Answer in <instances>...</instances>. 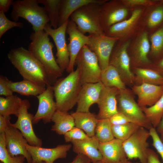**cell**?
<instances>
[{
  "label": "cell",
  "instance_id": "1",
  "mask_svg": "<svg viewBox=\"0 0 163 163\" xmlns=\"http://www.w3.org/2000/svg\"><path fill=\"white\" fill-rule=\"evenodd\" d=\"M7 57L24 80L45 88L50 85L43 66L28 50L23 47L12 49Z\"/></svg>",
  "mask_w": 163,
  "mask_h": 163
},
{
  "label": "cell",
  "instance_id": "2",
  "mask_svg": "<svg viewBox=\"0 0 163 163\" xmlns=\"http://www.w3.org/2000/svg\"><path fill=\"white\" fill-rule=\"evenodd\" d=\"M30 38L31 42L28 47L30 52L40 62L47 74L50 85L62 75L63 72L57 64L53 52L54 45L48 34L44 30L33 32Z\"/></svg>",
  "mask_w": 163,
  "mask_h": 163
},
{
  "label": "cell",
  "instance_id": "3",
  "mask_svg": "<svg viewBox=\"0 0 163 163\" xmlns=\"http://www.w3.org/2000/svg\"><path fill=\"white\" fill-rule=\"evenodd\" d=\"M82 84L78 69L65 78L57 80L52 86L56 110L68 112L77 103Z\"/></svg>",
  "mask_w": 163,
  "mask_h": 163
},
{
  "label": "cell",
  "instance_id": "4",
  "mask_svg": "<svg viewBox=\"0 0 163 163\" xmlns=\"http://www.w3.org/2000/svg\"><path fill=\"white\" fill-rule=\"evenodd\" d=\"M37 0H18L14 1L11 17L18 22L19 18H23L31 24L34 32L44 30L50 22L44 7L38 5Z\"/></svg>",
  "mask_w": 163,
  "mask_h": 163
},
{
  "label": "cell",
  "instance_id": "5",
  "mask_svg": "<svg viewBox=\"0 0 163 163\" xmlns=\"http://www.w3.org/2000/svg\"><path fill=\"white\" fill-rule=\"evenodd\" d=\"M101 4L93 3L84 5L71 15L70 20L75 24L82 34L88 33L89 35H96L104 34L100 22Z\"/></svg>",
  "mask_w": 163,
  "mask_h": 163
},
{
  "label": "cell",
  "instance_id": "6",
  "mask_svg": "<svg viewBox=\"0 0 163 163\" xmlns=\"http://www.w3.org/2000/svg\"><path fill=\"white\" fill-rule=\"evenodd\" d=\"M146 8L133 9L128 18L109 27L104 31L105 34L118 39L119 41L132 40L141 30V20Z\"/></svg>",
  "mask_w": 163,
  "mask_h": 163
},
{
  "label": "cell",
  "instance_id": "7",
  "mask_svg": "<svg viewBox=\"0 0 163 163\" xmlns=\"http://www.w3.org/2000/svg\"><path fill=\"white\" fill-rule=\"evenodd\" d=\"M82 84L101 82V70L97 56L87 45L82 48L76 59Z\"/></svg>",
  "mask_w": 163,
  "mask_h": 163
},
{
  "label": "cell",
  "instance_id": "8",
  "mask_svg": "<svg viewBox=\"0 0 163 163\" xmlns=\"http://www.w3.org/2000/svg\"><path fill=\"white\" fill-rule=\"evenodd\" d=\"M117 100L118 112L124 114L132 122L149 130L153 127L127 89L120 90Z\"/></svg>",
  "mask_w": 163,
  "mask_h": 163
},
{
  "label": "cell",
  "instance_id": "9",
  "mask_svg": "<svg viewBox=\"0 0 163 163\" xmlns=\"http://www.w3.org/2000/svg\"><path fill=\"white\" fill-rule=\"evenodd\" d=\"M131 40L118 41L113 50L109 61V65L117 69L123 82L129 85L135 82V76L131 70V59L128 51Z\"/></svg>",
  "mask_w": 163,
  "mask_h": 163
},
{
  "label": "cell",
  "instance_id": "10",
  "mask_svg": "<svg viewBox=\"0 0 163 163\" xmlns=\"http://www.w3.org/2000/svg\"><path fill=\"white\" fill-rule=\"evenodd\" d=\"M150 136L149 131L140 126L128 139L123 142V147L128 159L138 158L140 163H147Z\"/></svg>",
  "mask_w": 163,
  "mask_h": 163
},
{
  "label": "cell",
  "instance_id": "11",
  "mask_svg": "<svg viewBox=\"0 0 163 163\" xmlns=\"http://www.w3.org/2000/svg\"><path fill=\"white\" fill-rule=\"evenodd\" d=\"M132 10L126 6L121 0H107L101 4L100 22L104 31L113 25L128 18Z\"/></svg>",
  "mask_w": 163,
  "mask_h": 163
},
{
  "label": "cell",
  "instance_id": "12",
  "mask_svg": "<svg viewBox=\"0 0 163 163\" xmlns=\"http://www.w3.org/2000/svg\"><path fill=\"white\" fill-rule=\"evenodd\" d=\"M150 49L149 34L141 30L131 40L128 50L130 52L131 65L133 67L151 65L152 62L148 57Z\"/></svg>",
  "mask_w": 163,
  "mask_h": 163
},
{
  "label": "cell",
  "instance_id": "13",
  "mask_svg": "<svg viewBox=\"0 0 163 163\" xmlns=\"http://www.w3.org/2000/svg\"><path fill=\"white\" fill-rule=\"evenodd\" d=\"M87 45L95 54L101 71L109 65L111 55L118 39L109 37L105 34L101 35H89Z\"/></svg>",
  "mask_w": 163,
  "mask_h": 163
},
{
  "label": "cell",
  "instance_id": "14",
  "mask_svg": "<svg viewBox=\"0 0 163 163\" xmlns=\"http://www.w3.org/2000/svg\"><path fill=\"white\" fill-rule=\"evenodd\" d=\"M30 107V104L28 100H22L17 120L14 123H11V125L21 132L29 145L41 147L42 140L36 135L33 129L34 115L28 111Z\"/></svg>",
  "mask_w": 163,
  "mask_h": 163
},
{
  "label": "cell",
  "instance_id": "15",
  "mask_svg": "<svg viewBox=\"0 0 163 163\" xmlns=\"http://www.w3.org/2000/svg\"><path fill=\"white\" fill-rule=\"evenodd\" d=\"M69 21L56 29L52 28L48 23L44 28V30L52 37L55 43L57 50L56 61L63 72L66 70L69 63V54L66 40Z\"/></svg>",
  "mask_w": 163,
  "mask_h": 163
},
{
  "label": "cell",
  "instance_id": "16",
  "mask_svg": "<svg viewBox=\"0 0 163 163\" xmlns=\"http://www.w3.org/2000/svg\"><path fill=\"white\" fill-rule=\"evenodd\" d=\"M66 33L69 37V42L67 46L69 54V63L66 71L69 73L74 71L77 57L83 46L88 44L89 36L82 33L75 24L70 19L68 22Z\"/></svg>",
  "mask_w": 163,
  "mask_h": 163
},
{
  "label": "cell",
  "instance_id": "17",
  "mask_svg": "<svg viewBox=\"0 0 163 163\" xmlns=\"http://www.w3.org/2000/svg\"><path fill=\"white\" fill-rule=\"evenodd\" d=\"M5 133L6 147L9 154L12 157L22 155L27 163H32L31 156L26 147L28 142L21 132L10 124Z\"/></svg>",
  "mask_w": 163,
  "mask_h": 163
},
{
  "label": "cell",
  "instance_id": "18",
  "mask_svg": "<svg viewBox=\"0 0 163 163\" xmlns=\"http://www.w3.org/2000/svg\"><path fill=\"white\" fill-rule=\"evenodd\" d=\"M72 147L70 144L58 145L53 148H45L41 147L26 145L27 149L30 154L32 163H53L59 158L66 157L67 152Z\"/></svg>",
  "mask_w": 163,
  "mask_h": 163
},
{
  "label": "cell",
  "instance_id": "19",
  "mask_svg": "<svg viewBox=\"0 0 163 163\" xmlns=\"http://www.w3.org/2000/svg\"><path fill=\"white\" fill-rule=\"evenodd\" d=\"M36 97L38 100L39 105L37 111L34 115L33 123L37 124L41 120L45 124L50 122L56 110L52 86H47L45 90Z\"/></svg>",
  "mask_w": 163,
  "mask_h": 163
},
{
  "label": "cell",
  "instance_id": "20",
  "mask_svg": "<svg viewBox=\"0 0 163 163\" xmlns=\"http://www.w3.org/2000/svg\"><path fill=\"white\" fill-rule=\"evenodd\" d=\"M120 90L104 86L97 103L99 108L97 117L98 120L109 119L117 113V96Z\"/></svg>",
  "mask_w": 163,
  "mask_h": 163
},
{
  "label": "cell",
  "instance_id": "21",
  "mask_svg": "<svg viewBox=\"0 0 163 163\" xmlns=\"http://www.w3.org/2000/svg\"><path fill=\"white\" fill-rule=\"evenodd\" d=\"M104 87L101 82L83 84L78 96L76 111L89 112L90 107L97 103Z\"/></svg>",
  "mask_w": 163,
  "mask_h": 163
},
{
  "label": "cell",
  "instance_id": "22",
  "mask_svg": "<svg viewBox=\"0 0 163 163\" xmlns=\"http://www.w3.org/2000/svg\"><path fill=\"white\" fill-rule=\"evenodd\" d=\"M138 97L137 104L140 107H151L155 104L163 94V86L143 83L132 87Z\"/></svg>",
  "mask_w": 163,
  "mask_h": 163
},
{
  "label": "cell",
  "instance_id": "23",
  "mask_svg": "<svg viewBox=\"0 0 163 163\" xmlns=\"http://www.w3.org/2000/svg\"><path fill=\"white\" fill-rule=\"evenodd\" d=\"M123 142L115 138L107 142H100L98 149L102 156L101 161L103 163H119L127 159Z\"/></svg>",
  "mask_w": 163,
  "mask_h": 163
},
{
  "label": "cell",
  "instance_id": "24",
  "mask_svg": "<svg viewBox=\"0 0 163 163\" xmlns=\"http://www.w3.org/2000/svg\"><path fill=\"white\" fill-rule=\"evenodd\" d=\"M163 24V4L147 7L143 13L141 24V30L149 35L152 34Z\"/></svg>",
  "mask_w": 163,
  "mask_h": 163
},
{
  "label": "cell",
  "instance_id": "25",
  "mask_svg": "<svg viewBox=\"0 0 163 163\" xmlns=\"http://www.w3.org/2000/svg\"><path fill=\"white\" fill-rule=\"evenodd\" d=\"M71 142L73 151L77 154L86 156L92 163L102 161V156L98 149L100 142L95 136L84 140H73Z\"/></svg>",
  "mask_w": 163,
  "mask_h": 163
},
{
  "label": "cell",
  "instance_id": "26",
  "mask_svg": "<svg viewBox=\"0 0 163 163\" xmlns=\"http://www.w3.org/2000/svg\"><path fill=\"white\" fill-rule=\"evenodd\" d=\"M107 0H62L61 3L58 27L69 20V18L76 10L82 6L91 3L103 4Z\"/></svg>",
  "mask_w": 163,
  "mask_h": 163
},
{
  "label": "cell",
  "instance_id": "27",
  "mask_svg": "<svg viewBox=\"0 0 163 163\" xmlns=\"http://www.w3.org/2000/svg\"><path fill=\"white\" fill-rule=\"evenodd\" d=\"M71 114L74 119L75 127L84 131L89 137L95 136L96 127L99 120L96 115L89 112L75 111Z\"/></svg>",
  "mask_w": 163,
  "mask_h": 163
},
{
  "label": "cell",
  "instance_id": "28",
  "mask_svg": "<svg viewBox=\"0 0 163 163\" xmlns=\"http://www.w3.org/2000/svg\"><path fill=\"white\" fill-rule=\"evenodd\" d=\"M135 81L143 83L163 86V75L153 69L134 67Z\"/></svg>",
  "mask_w": 163,
  "mask_h": 163
},
{
  "label": "cell",
  "instance_id": "29",
  "mask_svg": "<svg viewBox=\"0 0 163 163\" xmlns=\"http://www.w3.org/2000/svg\"><path fill=\"white\" fill-rule=\"evenodd\" d=\"M51 121L54 123L52 126L51 130L60 135H64L75 127L74 119L71 115L68 112L56 110Z\"/></svg>",
  "mask_w": 163,
  "mask_h": 163
},
{
  "label": "cell",
  "instance_id": "30",
  "mask_svg": "<svg viewBox=\"0 0 163 163\" xmlns=\"http://www.w3.org/2000/svg\"><path fill=\"white\" fill-rule=\"evenodd\" d=\"M7 84L12 92L27 96H36L42 93L46 88L25 80L18 82H13L8 79Z\"/></svg>",
  "mask_w": 163,
  "mask_h": 163
},
{
  "label": "cell",
  "instance_id": "31",
  "mask_svg": "<svg viewBox=\"0 0 163 163\" xmlns=\"http://www.w3.org/2000/svg\"><path fill=\"white\" fill-rule=\"evenodd\" d=\"M22 100L17 95L0 97V115L4 117L14 114L17 117Z\"/></svg>",
  "mask_w": 163,
  "mask_h": 163
},
{
  "label": "cell",
  "instance_id": "32",
  "mask_svg": "<svg viewBox=\"0 0 163 163\" xmlns=\"http://www.w3.org/2000/svg\"><path fill=\"white\" fill-rule=\"evenodd\" d=\"M101 82L106 87H115L120 90L126 88L117 71L111 65L101 71Z\"/></svg>",
  "mask_w": 163,
  "mask_h": 163
},
{
  "label": "cell",
  "instance_id": "33",
  "mask_svg": "<svg viewBox=\"0 0 163 163\" xmlns=\"http://www.w3.org/2000/svg\"><path fill=\"white\" fill-rule=\"evenodd\" d=\"M38 3L43 4L50 20V25L53 29L58 27L59 20L62 0H37Z\"/></svg>",
  "mask_w": 163,
  "mask_h": 163
},
{
  "label": "cell",
  "instance_id": "34",
  "mask_svg": "<svg viewBox=\"0 0 163 163\" xmlns=\"http://www.w3.org/2000/svg\"><path fill=\"white\" fill-rule=\"evenodd\" d=\"M141 108L152 126L156 128L163 115V94L160 98L152 106Z\"/></svg>",
  "mask_w": 163,
  "mask_h": 163
},
{
  "label": "cell",
  "instance_id": "35",
  "mask_svg": "<svg viewBox=\"0 0 163 163\" xmlns=\"http://www.w3.org/2000/svg\"><path fill=\"white\" fill-rule=\"evenodd\" d=\"M112 126L109 119L99 120L96 127L95 136L99 142H107L115 138Z\"/></svg>",
  "mask_w": 163,
  "mask_h": 163
},
{
  "label": "cell",
  "instance_id": "36",
  "mask_svg": "<svg viewBox=\"0 0 163 163\" xmlns=\"http://www.w3.org/2000/svg\"><path fill=\"white\" fill-rule=\"evenodd\" d=\"M151 49L150 53L155 58L163 53V24L149 35Z\"/></svg>",
  "mask_w": 163,
  "mask_h": 163
},
{
  "label": "cell",
  "instance_id": "37",
  "mask_svg": "<svg viewBox=\"0 0 163 163\" xmlns=\"http://www.w3.org/2000/svg\"><path fill=\"white\" fill-rule=\"evenodd\" d=\"M141 126L133 122L120 125H112L113 133L115 138L123 142L130 137Z\"/></svg>",
  "mask_w": 163,
  "mask_h": 163
},
{
  "label": "cell",
  "instance_id": "38",
  "mask_svg": "<svg viewBox=\"0 0 163 163\" xmlns=\"http://www.w3.org/2000/svg\"><path fill=\"white\" fill-rule=\"evenodd\" d=\"M25 157L19 155L14 157L8 153L5 145V132L0 134V160L3 163H23Z\"/></svg>",
  "mask_w": 163,
  "mask_h": 163
},
{
  "label": "cell",
  "instance_id": "39",
  "mask_svg": "<svg viewBox=\"0 0 163 163\" xmlns=\"http://www.w3.org/2000/svg\"><path fill=\"white\" fill-rule=\"evenodd\" d=\"M23 26L22 22L10 20L5 13L0 11V38L9 30L15 27L23 28Z\"/></svg>",
  "mask_w": 163,
  "mask_h": 163
},
{
  "label": "cell",
  "instance_id": "40",
  "mask_svg": "<svg viewBox=\"0 0 163 163\" xmlns=\"http://www.w3.org/2000/svg\"><path fill=\"white\" fill-rule=\"evenodd\" d=\"M121 0L126 6L132 10L139 7H149L158 4L160 2V1L152 0Z\"/></svg>",
  "mask_w": 163,
  "mask_h": 163
},
{
  "label": "cell",
  "instance_id": "41",
  "mask_svg": "<svg viewBox=\"0 0 163 163\" xmlns=\"http://www.w3.org/2000/svg\"><path fill=\"white\" fill-rule=\"evenodd\" d=\"M64 136L66 142H71L73 140H84L90 137L83 130L75 127L67 132Z\"/></svg>",
  "mask_w": 163,
  "mask_h": 163
},
{
  "label": "cell",
  "instance_id": "42",
  "mask_svg": "<svg viewBox=\"0 0 163 163\" xmlns=\"http://www.w3.org/2000/svg\"><path fill=\"white\" fill-rule=\"evenodd\" d=\"M152 140V145L160 155L163 161V143L161 140L155 128L153 127L149 130Z\"/></svg>",
  "mask_w": 163,
  "mask_h": 163
},
{
  "label": "cell",
  "instance_id": "43",
  "mask_svg": "<svg viewBox=\"0 0 163 163\" xmlns=\"http://www.w3.org/2000/svg\"><path fill=\"white\" fill-rule=\"evenodd\" d=\"M109 119L112 125H122L132 122L125 115L119 112L112 116Z\"/></svg>",
  "mask_w": 163,
  "mask_h": 163
},
{
  "label": "cell",
  "instance_id": "44",
  "mask_svg": "<svg viewBox=\"0 0 163 163\" xmlns=\"http://www.w3.org/2000/svg\"><path fill=\"white\" fill-rule=\"evenodd\" d=\"M8 79L5 76H0V95L6 97L13 95V92L8 88L7 84Z\"/></svg>",
  "mask_w": 163,
  "mask_h": 163
},
{
  "label": "cell",
  "instance_id": "45",
  "mask_svg": "<svg viewBox=\"0 0 163 163\" xmlns=\"http://www.w3.org/2000/svg\"><path fill=\"white\" fill-rule=\"evenodd\" d=\"M10 116L4 117L0 115V133L5 132L6 129L11 124Z\"/></svg>",
  "mask_w": 163,
  "mask_h": 163
},
{
  "label": "cell",
  "instance_id": "46",
  "mask_svg": "<svg viewBox=\"0 0 163 163\" xmlns=\"http://www.w3.org/2000/svg\"><path fill=\"white\" fill-rule=\"evenodd\" d=\"M147 163H161L158 155L154 150L149 148L148 152Z\"/></svg>",
  "mask_w": 163,
  "mask_h": 163
},
{
  "label": "cell",
  "instance_id": "47",
  "mask_svg": "<svg viewBox=\"0 0 163 163\" xmlns=\"http://www.w3.org/2000/svg\"><path fill=\"white\" fill-rule=\"evenodd\" d=\"M13 2V0H0V11L5 13L8 12L10 6L12 5Z\"/></svg>",
  "mask_w": 163,
  "mask_h": 163
},
{
  "label": "cell",
  "instance_id": "48",
  "mask_svg": "<svg viewBox=\"0 0 163 163\" xmlns=\"http://www.w3.org/2000/svg\"><path fill=\"white\" fill-rule=\"evenodd\" d=\"M91 160L86 156L78 154L73 161L69 163H91Z\"/></svg>",
  "mask_w": 163,
  "mask_h": 163
},
{
  "label": "cell",
  "instance_id": "49",
  "mask_svg": "<svg viewBox=\"0 0 163 163\" xmlns=\"http://www.w3.org/2000/svg\"><path fill=\"white\" fill-rule=\"evenodd\" d=\"M153 69L163 75V58L154 65Z\"/></svg>",
  "mask_w": 163,
  "mask_h": 163
},
{
  "label": "cell",
  "instance_id": "50",
  "mask_svg": "<svg viewBox=\"0 0 163 163\" xmlns=\"http://www.w3.org/2000/svg\"><path fill=\"white\" fill-rule=\"evenodd\" d=\"M158 133H160L163 130V115L158 125L156 128Z\"/></svg>",
  "mask_w": 163,
  "mask_h": 163
},
{
  "label": "cell",
  "instance_id": "51",
  "mask_svg": "<svg viewBox=\"0 0 163 163\" xmlns=\"http://www.w3.org/2000/svg\"><path fill=\"white\" fill-rule=\"evenodd\" d=\"M103 163L101 161L97 162L96 163ZM119 163H138V162H133L131 161L128 160V159H127L124 161H123Z\"/></svg>",
  "mask_w": 163,
  "mask_h": 163
},
{
  "label": "cell",
  "instance_id": "52",
  "mask_svg": "<svg viewBox=\"0 0 163 163\" xmlns=\"http://www.w3.org/2000/svg\"><path fill=\"white\" fill-rule=\"evenodd\" d=\"M160 139L163 143V130L161 133Z\"/></svg>",
  "mask_w": 163,
  "mask_h": 163
},
{
  "label": "cell",
  "instance_id": "53",
  "mask_svg": "<svg viewBox=\"0 0 163 163\" xmlns=\"http://www.w3.org/2000/svg\"><path fill=\"white\" fill-rule=\"evenodd\" d=\"M160 2L161 3L163 4V0H161Z\"/></svg>",
  "mask_w": 163,
  "mask_h": 163
},
{
  "label": "cell",
  "instance_id": "54",
  "mask_svg": "<svg viewBox=\"0 0 163 163\" xmlns=\"http://www.w3.org/2000/svg\"><path fill=\"white\" fill-rule=\"evenodd\" d=\"M41 163H46L45 162H41Z\"/></svg>",
  "mask_w": 163,
  "mask_h": 163
},
{
  "label": "cell",
  "instance_id": "55",
  "mask_svg": "<svg viewBox=\"0 0 163 163\" xmlns=\"http://www.w3.org/2000/svg\"></svg>",
  "mask_w": 163,
  "mask_h": 163
}]
</instances>
